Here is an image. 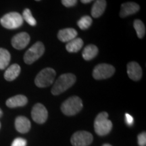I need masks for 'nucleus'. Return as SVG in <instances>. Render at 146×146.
<instances>
[{
	"label": "nucleus",
	"instance_id": "f257e3e1",
	"mask_svg": "<svg viewBox=\"0 0 146 146\" xmlns=\"http://www.w3.org/2000/svg\"><path fill=\"white\" fill-rule=\"evenodd\" d=\"M76 79V76L71 73L62 74L55 82L52 89V94L54 96H58L64 92L74 85Z\"/></svg>",
	"mask_w": 146,
	"mask_h": 146
},
{
	"label": "nucleus",
	"instance_id": "f03ea898",
	"mask_svg": "<svg viewBox=\"0 0 146 146\" xmlns=\"http://www.w3.org/2000/svg\"><path fill=\"white\" fill-rule=\"evenodd\" d=\"M112 129V123L108 119V114L106 112L100 113L94 121V129L98 135H108Z\"/></svg>",
	"mask_w": 146,
	"mask_h": 146
},
{
	"label": "nucleus",
	"instance_id": "7ed1b4c3",
	"mask_svg": "<svg viewBox=\"0 0 146 146\" xmlns=\"http://www.w3.org/2000/svg\"><path fill=\"white\" fill-rule=\"evenodd\" d=\"M83 102L78 96L69 98L61 106V110L66 116H73L80 112L83 108Z\"/></svg>",
	"mask_w": 146,
	"mask_h": 146
},
{
	"label": "nucleus",
	"instance_id": "20e7f679",
	"mask_svg": "<svg viewBox=\"0 0 146 146\" xmlns=\"http://www.w3.org/2000/svg\"><path fill=\"white\" fill-rule=\"evenodd\" d=\"M56 72L52 68H46L43 69L39 72L35 79V83L38 87H49L54 83Z\"/></svg>",
	"mask_w": 146,
	"mask_h": 146
},
{
	"label": "nucleus",
	"instance_id": "39448f33",
	"mask_svg": "<svg viewBox=\"0 0 146 146\" xmlns=\"http://www.w3.org/2000/svg\"><path fill=\"white\" fill-rule=\"evenodd\" d=\"M23 18L18 12H10L5 14L0 19V23L7 29H16L21 27L23 24Z\"/></svg>",
	"mask_w": 146,
	"mask_h": 146
},
{
	"label": "nucleus",
	"instance_id": "423d86ee",
	"mask_svg": "<svg viewBox=\"0 0 146 146\" xmlns=\"http://www.w3.org/2000/svg\"><path fill=\"white\" fill-rule=\"evenodd\" d=\"M45 52V46L41 41H37L25 53L24 61L27 64H31L41 58Z\"/></svg>",
	"mask_w": 146,
	"mask_h": 146
},
{
	"label": "nucleus",
	"instance_id": "0eeeda50",
	"mask_svg": "<svg viewBox=\"0 0 146 146\" xmlns=\"http://www.w3.org/2000/svg\"><path fill=\"white\" fill-rule=\"evenodd\" d=\"M115 68L108 64H100L97 65L93 71V76L96 80L106 79L114 75Z\"/></svg>",
	"mask_w": 146,
	"mask_h": 146
},
{
	"label": "nucleus",
	"instance_id": "6e6552de",
	"mask_svg": "<svg viewBox=\"0 0 146 146\" xmlns=\"http://www.w3.org/2000/svg\"><path fill=\"white\" fill-rule=\"evenodd\" d=\"M94 137L87 131H78L72 135L70 141L73 146H88L92 143Z\"/></svg>",
	"mask_w": 146,
	"mask_h": 146
},
{
	"label": "nucleus",
	"instance_id": "1a4fd4ad",
	"mask_svg": "<svg viewBox=\"0 0 146 146\" xmlns=\"http://www.w3.org/2000/svg\"><path fill=\"white\" fill-rule=\"evenodd\" d=\"M33 120L38 124H43L48 117V112L44 106L41 104H36L33 106L31 111Z\"/></svg>",
	"mask_w": 146,
	"mask_h": 146
},
{
	"label": "nucleus",
	"instance_id": "9d476101",
	"mask_svg": "<svg viewBox=\"0 0 146 146\" xmlns=\"http://www.w3.org/2000/svg\"><path fill=\"white\" fill-rule=\"evenodd\" d=\"M30 39V36L27 33H20L12 39V45L16 50H23L28 45Z\"/></svg>",
	"mask_w": 146,
	"mask_h": 146
},
{
	"label": "nucleus",
	"instance_id": "9b49d317",
	"mask_svg": "<svg viewBox=\"0 0 146 146\" xmlns=\"http://www.w3.org/2000/svg\"><path fill=\"white\" fill-rule=\"evenodd\" d=\"M127 74L133 81H139L142 77V69L137 62H131L127 64Z\"/></svg>",
	"mask_w": 146,
	"mask_h": 146
},
{
	"label": "nucleus",
	"instance_id": "f8f14e48",
	"mask_svg": "<svg viewBox=\"0 0 146 146\" xmlns=\"http://www.w3.org/2000/svg\"><path fill=\"white\" fill-rule=\"evenodd\" d=\"M139 5L135 2H126L121 5L120 16L121 18L127 17L137 13L139 10Z\"/></svg>",
	"mask_w": 146,
	"mask_h": 146
},
{
	"label": "nucleus",
	"instance_id": "ddd939ff",
	"mask_svg": "<svg viewBox=\"0 0 146 146\" xmlns=\"http://www.w3.org/2000/svg\"><path fill=\"white\" fill-rule=\"evenodd\" d=\"M28 102V99L26 96L23 95H17L9 98L6 101V106L11 108L17 107L25 106Z\"/></svg>",
	"mask_w": 146,
	"mask_h": 146
},
{
	"label": "nucleus",
	"instance_id": "4468645a",
	"mask_svg": "<svg viewBox=\"0 0 146 146\" xmlns=\"http://www.w3.org/2000/svg\"><path fill=\"white\" fill-rule=\"evenodd\" d=\"M31 122L28 118L25 116H18L15 120L16 129L19 133H26L29 132L31 129Z\"/></svg>",
	"mask_w": 146,
	"mask_h": 146
},
{
	"label": "nucleus",
	"instance_id": "2eb2a0df",
	"mask_svg": "<svg viewBox=\"0 0 146 146\" xmlns=\"http://www.w3.org/2000/svg\"><path fill=\"white\" fill-rule=\"evenodd\" d=\"M77 36V32L75 29L67 28L60 30L58 32V37L60 41L62 42H68L75 39Z\"/></svg>",
	"mask_w": 146,
	"mask_h": 146
},
{
	"label": "nucleus",
	"instance_id": "dca6fc26",
	"mask_svg": "<svg viewBox=\"0 0 146 146\" xmlns=\"http://www.w3.org/2000/svg\"><path fill=\"white\" fill-rule=\"evenodd\" d=\"M106 8V0H96L91 8V16L94 18H98L104 14Z\"/></svg>",
	"mask_w": 146,
	"mask_h": 146
},
{
	"label": "nucleus",
	"instance_id": "f3484780",
	"mask_svg": "<svg viewBox=\"0 0 146 146\" xmlns=\"http://www.w3.org/2000/svg\"><path fill=\"white\" fill-rule=\"evenodd\" d=\"M20 73H21V66L17 64H14L5 70L4 78L6 81H12L19 76Z\"/></svg>",
	"mask_w": 146,
	"mask_h": 146
},
{
	"label": "nucleus",
	"instance_id": "a211bd4d",
	"mask_svg": "<svg viewBox=\"0 0 146 146\" xmlns=\"http://www.w3.org/2000/svg\"><path fill=\"white\" fill-rule=\"evenodd\" d=\"M83 45V41L81 38H75L72 41L67 43L66 49L68 52L76 53L78 52L82 48Z\"/></svg>",
	"mask_w": 146,
	"mask_h": 146
},
{
	"label": "nucleus",
	"instance_id": "6ab92c4d",
	"mask_svg": "<svg viewBox=\"0 0 146 146\" xmlns=\"http://www.w3.org/2000/svg\"><path fill=\"white\" fill-rule=\"evenodd\" d=\"M98 53V48L94 45H89L84 48L82 53L83 58L85 60H91L96 57Z\"/></svg>",
	"mask_w": 146,
	"mask_h": 146
},
{
	"label": "nucleus",
	"instance_id": "aec40b11",
	"mask_svg": "<svg viewBox=\"0 0 146 146\" xmlns=\"http://www.w3.org/2000/svg\"><path fill=\"white\" fill-rule=\"evenodd\" d=\"M11 56L8 50L0 48V69L3 70L6 68L10 62Z\"/></svg>",
	"mask_w": 146,
	"mask_h": 146
},
{
	"label": "nucleus",
	"instance_id": "412c9836",
	"mask_svg": "<svg viewBox=\"0 0 146 146\" xmlns=\"http://www.w3.org/2000/svg\"><path fill=\"white\" fill-rule=\"evenodd\" d=\"M133 26L138 37L140 39L143 38L145 34V27L143 22L140 20H135L133 23Z\"/></svg>",
	"mask_w": 146,
	"mask_h": 146
},
{
	"label": "nucleus",
	"instance_id": "4be33fe9",
	"mask_svg": "<svg viewBox=\"0 0 146 146\" xmlns=\"http://www.w3.org/2000/svg\"><path fill=\"white\" fill-rule=\"evenodd\" d=\"M23 20H25L29 25H30L31 26H35L36 25V21L35 19V18L33 16L31 11L29 9L27 8L23 11V15H22Z\"/></svg>",
	"mask_w": 146,
	"mask_h": 146
},
{
	"label": "nucleus",
	"instance_id": "5701e85b",
	"mask_svg": "<svg viewBox=\"0 0 146 146\" xmlns=\"http://www.w3.org/2000/svg\"><path fill=\"white\" fill-rule=\"evenodd\" d=\"M77 24L78 27L82 30H86L90 27L91 24H92V19L90 16H85L78 21Z\"/></svg>",
	"mask_w": 146,
	"mask_h": 146
},
{
	"label": "nucleus",
	"instance_id": "b1692460",
	"mask_svg": "<svg viewBox=\"0 0 146 146\" xmlns=\"http://www.w3.org/2000/svg\"><path fill=\"white\" fill-rule=\"evenodd\" d=\"M27 141L25 139L21 137H18L14 140L12 143L11 146H26Z\"/></svg>",
	"mask_w": 146,
	"mask_h": 146
},
{
	"label": "nucleus",
	"instance_id": "393cba45",
	"mask_svg": "<svg viewBox=\"0 0 146 146\" xmlns=\"http://www.w3.org/2000/svg\"><path fill=\"white\" fill-rule=\"evenodd\" d=\"M137 143L139 146H145L146 145V133L143 132L140 133L137 137Z\"/></svg>",
	"mask_w": 146,
	"mask_h": 146
},
{
	"label": "nucleus",
	"instance_id": "a878e982",
	"mask_svg": "<svg viewBox=\"0 0 146 146\" xmlns=\"http://www.w3.org/2000/svg\"><path fill=\"white\" fill-rule=\"evenodd\" d=\"M62 3L64 6L70 8L75 5L77 3V0H62Z\"/></svg>",
	"mask_w": 146,
	"mask_h": 146
},
{
	"label": "nucleus",
	"instance_id": "bb28decb",
	"mask_svg": "<svg viewBox=\"0 0 146 146\" xmlns=\"http://www.w3.org/2000/svg\"><path fill=\"white\" fill-rule=\"evenodd\" d=\"M125 120H126V123L128 125H132L133 124V122H134V120H133V118L132 116H131L129 114H127L126 113L125 114Z\"/></svg>",
	"mask_w": 146,
	"mask_h": 146
},
{
	"label": "nucleus",
	"instance_id": "cd10ccee",
	"mask_svg": "<svg viewBox=\"0 0 146 146\" xmlns=\"http://www.w3.org/2000/svg\"><path fill=\"white\" fill-rule=\"evenodd\" d=\"M92 1H94V0H81V1L83 3H89Z\"/></svg>",
	"mask_w": 146,
	"mask_h": 146
},
{
	"label": "nucleus",
	"instance_id": "c85d7f7f",
	"mask_svg": "<svg viewBox=\"0 0 146 146\" xmlns=\"http://www.w3.org/2000/svg\"><path fill=\"white\" fill-rule=\"evenodd\" d=\"M2 115H3V112H2V110H1V108H0V118L2 116Z\"/></svg>",
	"mask_w": 146,
	"mask_h": 146
},
{
	"label": "nucleus",
	"instance_id": "c756f323",
	"mask_svg": "<svg viewBox=\"0 0 146 146\" xmlns=\"http://www.w3.org/2000/svg\"><path fill=\"white\" fill-rule=\"evenodd\" d=\"M103 146H112V145H110V144H104V145H103Z\"/></svg>",
	"mask_w": 146,
	"mask_h": 146
},
{
	"label": "nucleus",
	"instance_id": "7c9ffc66",
	"mask_svg": "<svg viewBox=\"0 0 146 146\" xmlns=\"http://www.w3.org/2000/svg\"><path fill=\"white\" fill-rule=\"evenodd\" d=\"M0 128H1V123H0Z\"/></svg>",
	"mask_w": 146,
	"mask_h": 146
},
{
	"label": "nucleus",
	"instance_id": "2f4dec72",
	"mask_svg": "<svg viewBox=\"0 0 146 146\" xmlns=\"http://www.w3.org/2000/svg\"><path fill=\"white\" fill-rule=\"evenodd\" d=\"M35 1H40V0H35Z\"/></svg>",
	"mask_w": 146,
	"mask_h": 146
}]
</instances>
